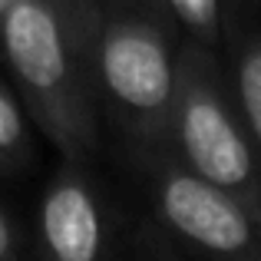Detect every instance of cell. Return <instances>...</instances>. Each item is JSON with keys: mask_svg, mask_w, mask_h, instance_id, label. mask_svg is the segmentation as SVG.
Returning a JSON list of instances; mask_svg holds the SVG:
<instances>
[{"mask_svg": "<svg viewBox=\"0 0 261 261\" xmlns=\"http://www.w3.org/2000/svg\"><path fill=\"white\" fill-rule=\"evenodd\" d=\"M99 73L106 89L126 109L159 116L175 99V73L162 37L149 23L122 20L99 37Z\"/></svg>", "mask_w": 261, "mask_h": 261, "instance_id": "4", "label": "cell"}, {"mask_svg": "<svg viewBox=\"0 0 261 261\" xmlns=\"http://www.w3.org/2000/svg\"><path fill=\"white\" fill-rule=\"evenodd\" d=\"M40 225L53 261H99L102 218L80 178H57L50 185Z\"/></svg>", "mask_w": 261, "mask_h": 261, "instance_id": "5", "label": "cell"}, {"mask_svg": "<svg viewBox=\"0 0 261 261\" xmlns=\"http://www.w3.org/2000/svg\"><path fill=\"white\" fill-rule=\"evenodd\" d=\"M0 37L40 122L63 149H86L93 142V122L73 83L66 27L57 7L50 0H13L4 13Z\"/></svg>", "mask_w": 261, "mask_h": 261, "instance_id": "1", "label": "cell"}, {"mask_svg": "<svg viewBox=\"0 0 261 261\" xmlns=\"http://www.w3.org/2000/svg\"><path fill=\"white\" fill-rule=\"evenodd\" d=\"M169 7L192 33L205 40L218 37V0H169Z\"/></svg>", "mask_w": 261, "mask_h": 261, "instance_id": "7", "label": "cell"}, {"mask_svg": "<svg viewBox=\"0 0 261 261\" xmlns=\"http://www.w3.org/2000/svg\"><path fill=\"white\" fill-rule=\"evenodd\" d=\"M23 142V119L20 109L13 106V99L0 86V152H13Z\"/></svg>", "mask_w": 261, "mask_h": 261, "instance_id": "8", "label": "cell"}, {"mask_svg": "<svg viewBox=\"0 0 261 261\" xmlns=\"http://www.w3.org/2000/svg\"><path fill=\"white\" fill-rule=\"evenodd\" d=\"M10 7H13V0H0V20H4V13L10 10Z\"/></svg>", "mask_w": 261, "mask_h": 261, "instance_id": "10", "label": "cell"}, {"mask_svg": "<svg viewBox=\"0 0 261 261\" xmlns=\"http://www.w3.org/2000/svg\"><path fill=\"white\" fill-rule=\"evenodd\" d=\"M175 126L185 159L198 178L235 195L261 225V185L248 139L235 126L225 102L189 63L175 83Z\"/></svg>", "mask_w": 261, "mask_h": 261, "instance_id": "2", "label": "cell"}, {"mask_svg": "<svg viewBox=\"0 0 261 261\" xmlns=\"http://www.w3.org/2000/svg\"><path fill=\"white\" fill-rule=\"evenodd\" d=\"M238 96H242L248 129L261 146V40L245 50L242 63H238Z\"/></svg>", "mask_w": 261, "mask_h": 261, "instance_id": "6", "label": "cell"}, {"mask_svg": "<svg viewBox=\"0 0 261 261\" xmlns=\"http://www.w3.org/2000/svg\"><path fill=\"white\" fill-rule=\"evenodd\" d=\"M159 208L182 238L222 258H251L261 242V225L235 195L198 175H166Z\"/></svg>", "mask_w": 261, "mask_h": 261, "instance_id": "3", "label": "cell"}, {"mask_svg": "<svg viewBox=\"0 0 261 261\" xmlns=\"http://www.w3.org/2000/svg\"><path fill=\"white\" fill-rule=\"evenodd\" d=\"M10 248H13V235H10V222H7V215L0 212V261L10 258Z\"/></svg>", "mask_w": 261, "mask_h": 261, "instance_id": "9", "label": "cell"}]
</instances>
